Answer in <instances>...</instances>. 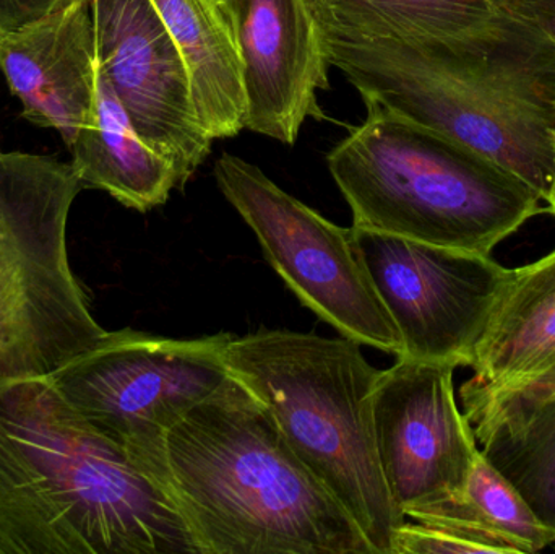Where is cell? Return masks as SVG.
Listing matches in <instances>:
<instances>
[{
    "label": "cell",
    "mask_w": 555,
    "mask_h": 554,
    "mask_svg": "<svg viewBox=\"0 0 555 554\" xmlns=\"http://www.w3.org/2000/svg\"><path fill=\"white\" fill-rule=\"evenodd\" d=\"M447 363L398 358L372 394L375 446L388 493L406 514L459 497L479 454Z\"/></svg>",
    "instance_id": "30bf717a"
},
{
    "label": "cell",
    "mask_w": 555,
    "mask_h": 554,
    "mask_svg": "<svg viewBox=\"0 0 555 554\" xmlns=\"http://www.w3.org/2000/svg\"><path fill=\"white\" fill-rule=\"evenodd\" d=\"M505 5L555 44V0H504Z\"/></svg>",
    "instance_id": "44dd1931"
},
{
    "label": "cell",
    "mask_w": 555,
    "mask_h": 554,
    "mask_svg": "<svg viewBox=\"0 0 555 554\" xmlns=\"http://www.w3.org/2000/svg\"><path fill=\"white\" fill-rule=\"evenodd\" d=\"M555 364V249L511 270L462 389H502Z\"/></svg>",
    "instance_id": "9a60e30c"
},
{
    "label": "cell",
    "mask_w": 555,
    "mask_h": 554,
    "mask_svg": "<svg viewBox=\"0 0 555 554\" xmlns=\"http://www.w3.org/2000/svg\"><path fill=\"white\" fill-rule=\"evenodd\" d=\"M85 0H0V39Z\"/></svg>",
    "instance_id": "ffe728a7"
},
{
    "label": "cell",
    "mask_w": 555,
    "mask_h": 554,
    "mask_svg": "<svg viewBox=\"0 0 555 554\" xmlns=\"http://www.w3.org/2000/svg\"><path fill=\"white\" fill-rule=\"evenodd\" d=\"M547 205H550V211L555 217V150H554V175H553V184H551L550 195L546 198Z\"/></svg>",
    "instance_id": "7402d4cb"
},
{
    "label": "cell",
    "mask_w": 555,
    "mask_h": 554,
    "mask_svg": "<svg viewBox=\"0 0 555 554\" xmlns=\"http://www.w3.org/2000/svg\"><path fill=\"white\" fill-rule=\"evenodd\" d=\"M317 25L352 38L456 39L488 28L504 0H307Z\"/></svg>",
    "instance_id": "d6986e66"
},
{
    "label": "cell",
    "mask_w": 555,
    "mask_h": 554,
    "mask_svg": "<svg viewBox=\"0 0 555 554\" xmlns=\"http://www.w3.org/2000/svg\"><path fill=\"white\" fill-rule=\"evenodd\" d=\"M70 150L81 185L107 192L124 207L149 211L165 204L175 189L184 188L175 163L137 132L100 68L93 117Z\"/></svg>",
    "instance_id": "2e32d148"
},
{
    "label": "cell",
    "mask_w": 555,
    "mask_h": 554,
    "mask_svg": "<svg viewBox=\"0 0 555 554\" xmlns=\"http://www.w3.org/2000/svg\"><path fill=\"white\" fill-rule=\"evenodd\" d=\"M0 554H204L171 490L49 377L0 376Z\"/></svg>",
    "instance_id": "6da1fadb"
},
{
    "label": "cell",
    "mask_w": 555,
    "mask_h": 554,
    "mask_svg": "<svg viewBox=\"0 0 555 554\" xmlns=\"http://www.w3.org/2000/svg\"><path fill=\"white\" fill-rule=\"evenodd\" d=\"M406 519L450 530L485 553L530 554L555 545L553 530L481 451L462 494L410 511Z\"/></svg>",
    "instance_id": "ac0fdd59"
},
{
    "label": "cell",
    "mask_w": 555,
    "mask_h": 554,
    "mask_svg": "<svg viewBox=\"0 0 555 554\" xmlns=\"http://www.w3.org/2000/svg\"><path fill=\"white\" fill-rule=\"evenodd\" d=\"M214 175L270 266L306 308L343 337L401 357L400 335L369 279L352 227L326 220L240 156L223 153Z\"/></svg>",
    "instance_id": "ba28073f"
},
{
    "label": "cell",
    "mask_w": 555,
    "mask_h": 554,
    "mask_svg": "<svg viewBox=\"0 0 555 554\" xmlns=\"http://www.w3.org/2000/svg\"><path fill=\"white\" fill-rule=\"evenodd\" d=\"M162 481L204 554H374L231 374L166 433Z\"/></svg>",
    "instance_id": "3957f363"
},
{
    "label": "cell",
    "mask_w": 555,
    "mask_h": 554,
    "mask_svg": "<svg viewBox=\"0 0 555 554\" xmlns=\"http://www.w3.org/2000/svg\"><path fill=\"white\" fill-rule=\"evenodd\" d=\"M72 163L0 150V376L48 377L107 335L68 260Z\"/></svg>",
    "instance_id": "8992f818"
},
{
    "label": "cell",
    "mask_w": 555,
    "mask_h": 554,
    "mask_svg": "<svg viewBox=\"0 0 555 554\" xmlns=\"http://www.w3.org/2000/svg\"><path fill=\"white\" fill-rule=\"evenodd\" d=\"M319 29L326 61L365 106L482 153L546 202L554 175L555 44L533 25L505 5L488 28L465 38H352Z\"/></svg>",
    "instance_id": "7a4b0ae2"
},
{
    "label": "cell",
    "mask_w": 555,
    "mask_h": 554,
    "mask_svg": "<svg viewBox=\"0 0 555 554\" xmlns=\"http://www.w3.org/2000/svg\"><path fill=\"white\" fill-rule=\"evenodd\" d=\"M326 156L352 227L491 254L540 214L514 172L429 127L378 106Z\"/></svg>",
    "instance_id": "277c9868"
},
{
    "label": "cell",
    "mask_w": 555,
    "mask_h": 554,
    "mask_svg": "<svg viewBox=\"0 0 555 554\" xmlns=\"http://www.w3.org/2000/svg\"><path fill=\"white\" fill-rule=\"evenodd\" d=\"M224 361L267 407L291 451L348 511L374 554H391L406 517L378 462L372 420L375 370L358 342L260 328L231 338Z\"/></svg>",
    "instance_id": "5b68a950"
},
{
    "label": "cell",
    "mask_w": 555,
    "mask_h": 554,
    "mask_svg": "<svg viewBox=\"0 0 555 554\" xmlns=\"http://www.w3.org/2000/svg\"><path fill=\"white\" fill-rule=\"evenodd\" d=\"M359 256L401 338V357L472 366L511 269L491 254L352 227Z\"/></svg>",
    "instance_id": "9c48e42d"
},
{
    "label": "cell",
    "mask_w": 555,
    "mask_h": 554,
    "mask_svg": "<svg viewBox=\"0 0 555 554\" xmlns=\"http://www.w3.org/2000/svg\"><path fill=\"white\" fill-rule=\"evenodd\" d=\"M191 75L202 127L211 139L246 129L240 52L220 0H152Z\"/></svg>",
    "instance_id": "e0dca14e"
},
{
    "label": "cell",
    "mask_w": 555,
    "mask_h": 554,
    "mask_svg": "<svg viewBox=\"0 0 555 554\" xmlns=\"http://www.w3.org/2000/svg\"><path fill=\"white\" fill-rule=\"evenodd\" d=\"M96 65L137 132L175 163L182 185L214 139L202 127L191 75L152 0H90Z\"/></svg>",
    "instance_id": "8fae6325"
},
{
    "label": "cell",
    "mask_w": 555,
    "mask_h": 554,
    "mask_svg": "<svg viewBox=\"0 0 555 554\" xmlns=\"http://www.w3.org/2000/svg\"><path fill=\"white\" fill-rule=\"evenodd\" d=\"M241 59L246 129L294 145L307 117L323 120L328 61L307 0H220Z\"/></svg>",
    "instance_id": "7c38bea8"
},
{
    "label": "cell",
    "mask_w": 555,
    "mask_h": 554,
    "mask_svg": "<svg viewBox=\"0 0 555 554\" xmlns=\"http://www.w3.org/2000/svg\"><path fill=\"white\" fill-rule=\"evenodd\" d=\"M231 338L107 332L48 377L93 428L162 481L166 433L230 377L224 347Z\"/></svg>",
    "instance_id": "52a82bcc"
},
{
    "label": "cell",
    "mask_w": 555,
    "mask_h": 554,
    "mask_svg": "<svg viewBox=\"0 0 555 554\" xmlns=\"http://www.w3.org/2000/svg\"><path fill=\"white\" fill-rule=\"evenodd\" d=\"M481 452L555 533V364L502 389H460Z\"/></svg>",
    "instance_id": "5bb4252c"
},
{
    "label": "cell",
    "mask_w": 555,
    "mask_h": 554,
    "mask_svg": "<svg viewBox=\"0 0 555 554\" xmlns=\"http://www.w3.org/2000/svg\"><path fill=\"white\" fill-rule=\"evenodd\" d=\"M0 68L23 116L55 129L70 149L96 104V52L90 0L0 39Z\"/></svg>",
    "instance_id": "4fadbf2b"
}]
</instances>
